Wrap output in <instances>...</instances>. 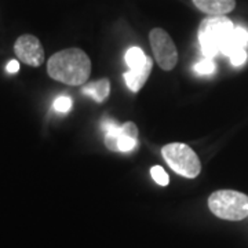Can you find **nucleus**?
I'll list each match as a JSON object with an SVG mask.
<instances>
[{"label":"nucleus","instance_id":"obj_9","mask_svg":"<svg viewBox=\"0 0 248 248\" xmlns=\"http://www.w3.org/2000/svg\"><path fill=\"white\" fill-rule=\"evenodd\" d=\"M152 68H153V61L151 57L146 58V63L140 68V69H130L124 73V80L127 87L131 90L133 93H138L140 90L145 86L146 80L151 76Z\"/></svg>","mask_w":248,"mask_h":248},{"label":"nucleus","instance_id":"obj_1","mask_svg":"<svg viewBox=\"0 0 248 248\" xmlns=\"http://www.w3.org/2000/svg\"><path fill=\"white\" fill-rule=\"evenodd\" d=\"M47 73L51 79L68 86H81L90 78L91 61L80 48H66L50 57Z\"/></svg>","mask_w":248,"mask_h":248},{"label":"nucleus","instance_id":"obj_11","mask_svg":"<svg viewBox=\"0 0 248 248\" xmlns=\"http://www.w3.org/2000/svg\"><path fill=\"white\" fill-rule=\"evenodd\" d=\"M81 93L91 97L95 102H104L108 97H109V93H110V83L108 79H101L94 81V83H90L87 86H84L81 89Z\"/></svg>","mask_w":248,"mask_h":248},{"label":"nucleus","instance_id":"obj_12","mask_svg":"<svg viewBox=\"0 0 248 248\" xmlns=\"http://www.w3.org/2000/svg\"><path fill=\"white\" fill-rule=\"evenodd\" d=\"M124 58H125V63L130 69H140L146 63L148 55L143 53L140 47H131L127 50Z\"/></svg>","mask_w":248,"mask_h":248},{"label":"nucleus","instance_id":"obj_4","mask_svg":"<svg viewBox=\"0 0 248 248\" xmlns=\"http://www.w3.org/2000/svg\"><path fill=\"white\" fill-rule=\"evenodd\" d=\"M161 155L172 171L185 178H196L202 171V163L195 151L185 143H169L161 149Z\"/></svg>","mask_w":248,"mask_h":248},{"label":"nucleus","instance_id":"obj_15","mask_svg":"<svg viewBox=\"0 0 248 248\" xmlns=\"http://www.w3.org/2000/svg\"><path fill=\"white\" fill-rule=\"evenodd\" d=\"M72 108V99L66 95H61L54 101V109L60 113H66Z\"/></svg>","mask_w":248,"mask_h":248},{"label":"nucleus","instance_id":"obj_6","mask_svg":"<svg viewBox=\"0 0 248 248\" xmlns=\"http://www.w3.org/2000/svg\"><path fill=\"white\" fill-rule=\"evenodd\" d=\"M149 42L160 68L172 71L178 62V51L171 36L161 28H153L149 33Z\"/></svg>","mask_w":248,"mask_h":248},{"label":"nucleus","instance_id":"obj_3","mask_svg":"<svg viewBox=\"0 0 248 248\" xmlns=\"http://www.w3.org/2000/svg\"><path fill=\"white\" fill-rule=\"evenodd\" d=\"M211 213L226 221H241L248 217V196L237 190H217L208 197Z\"/></svg>","mask_w":248,"mask_h":248},{"label":"nucleus","instance_id":"obj_16","mask_svg":"<svg viewBox=\"0 0 248 248\" xmlns=\"http://www.w3.org/2000/svg\"><path fill=\"white\" fill-rule=\"evenodd\" d=\"M247 57L248 54L246 51V48H244V50H239V51L233 53L229 58H231V62L233 66H240V65H243L244 62L247 61Z\"/></svg>","mask_w":248,"mask_h":248},{"label":"nucleus","instance_id":"obj_14","mask_svg":"<svg viewBox=\"0 0 248 248\" xmlns=\"http://www.w3.org/2000/svg\"><path fill=\"white\" fill-rule=\"evenodd\" d=\"M151 175L152 178H153V181H155L156 184H159V185L167 186L170 184L169 174L164 171L163 167H160V166H155V167H152Z\"/></svg>","mask_w":248,"mask_h":248},{"label":"nucleus","instance_id":"obj_13","mask_svg":"<svg viewBox=\"0 0 248 248\" xmlns=\"http://www.w3.org/2000/svg\"><path fill=\"white\" fill-rule=\"evenodd\" d=\"M193 71L197 73V75H211L215 71V63L211 58H205L203 61H199L193 66Z\"/></svg>","mask_w":248,"mask_h":248},{"label":"nucleus","instance_id":"obj_7","mask_svg":"<svg viewBox=\"0 0 248 248\" xmlns=\"http://www.w3.org/2000/svg\"><path fill=\"white\" fill-rule=\"evenodd\" d=\"M14 51L18 60L29 66H40L45 62V48L33 35L19 36L14 45Z\"/></svg>","mask_w":248,"mask_h":248},{"label":"nucleus","instance_id":"obj_5","mask_svg":"<svg viewBox=\"0 0 248 248\" xmlns=\"http://www.w3.org/2000/svg\"><path fill=\"white\" fill-rule=\"evenodd\" d=\"M101 128L105 133V145L109 151L130 152L137 146L138 127L133 122L119 125L113 120L107 119L102 122Z\"/></svg>","mask_w":248,"mask_h":248},{"label":"nucleus","instance_id":"obj_8","mask_svg":"<svg viewBox=\"0 0 248 248\" xmlns=\"http://www.w3.org/2000/svg\"><path fill=\"white\" fill-rule=\"evenodd\" d=\"M197 9L208 16H226L236 7V0H192Z\"/></svg>","mask_w":248,"mask_h":248},{"label":"nucleus","instance_id":"obj_10","mask_svg":"<svg viewBox=\"0 0 248 248\" xmlns=\"http://www.w3.org/2000/svg\"><path fill=\"white\" fill-rule=\"evenodd\" d=\"M248 45V32L241 27H234L232 35L229 39L226 40L225 46L222 47L221 53L231 57L232 54L239 51V50H244Z\"/></svg>","mask_w":248,"mask_h":248},{"label":"nucleus","instance_id":"obj_17","mask_svg":"<svg viewBox=\"0 0 248 248\" xmlns=\"http://www.w3.org/2000/svg\"><path fill=\"white\" fill-rule=\"evenodd\" d=\"M6 71L9 72V73H17L19 71V62L16 61V60H11L7 63V66H6Z\"/></svg>","mask_w":248,"mask_h":248},{"label":"nucleus","instance_id":"obj_2","mask_svg":"<svg viewBox=\"0 0 248 248\" xmlns=\"http://www.w3.org/2000/svg\"><path fill=\"white\" fill-rule=\"evenodd\" d=\"M233 29V22L225 16H214L203 19L199 27V43L204 57L213 60L217 54L221 53Z\"/></svg>","mask_w":248,"mask_h":248}]
</instances>
